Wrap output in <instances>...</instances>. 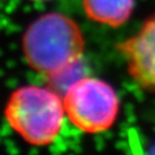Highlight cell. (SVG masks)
<instances>
[{
    "label": "cell",
    "mask_w": 155,
    "mask_h": 155,
    "mask_svg": "<svg viewBox=\"0 0 155 155\" xmlns=\"http://www.w3.org/2000/svg\"><path fill=\"white\" fill-rule=\"evenodd\" d=\"M33 1H47V0H33Z\"/></svg>",
    "instance_id": "cell-6"
},
{
    "label": "cell",
    "mask_w": 155,
    "mask_h": 155,
    "mask_svg": "<svg viewBox=\"0 0 155 155\" xmlns=\"http://www.w3.org/2000/svg\"><path fill=\"white\" fill-rule=\"evenodd\" d=\"M132 79L140 87L155 91V14L147 17L131 37L118 44Z\"/></svg>",
    "instance_id": "cell-4"
},
{
    "label": "cell",
    "mask_w": 155,
    "mask_h": 155,
    "mask_svg": "<svg viewBox=\"0 0 155 155\" xmlns=\"http://www.w3.org/2000/svg\"><path fill=\"white\" fill-rule=\"evenodd\" d=\"M63 105L69 121L87 133L110 129L120 113V99L113 86L93 77L74 82L63 94Z\"/></svg>",
    "instance_id": "cell-3"
},
{
    "label": "cell",
    "mask_w": 155,
    "mask_h": 155,
    "mask_svg": "<svg viewBox=\"0 0 155 155\" xmlns=\"http://www.w3.org/2000/svg\"><path fill=\"white\" fill-rule=\"evenodd\" d=\"M22 44L28 64L48 79L79 64L85 47L78 24L60 13L35 20L24 32Z\"/></svg>",
    "instance_id": "cell-1"
},
{
    "label": "cell",
    "mask_w": 155,
    "mask_h": 155,
    "mask_svg": "<svg viewBox=\"0 0 155 155\" xmlns=\"http://www.w3.org/2000/svg\"><path fill=\"white\" fill-rule=\"evenodd\" d=\"M64 114L63 99L59 92L35 85L14 91L5 108L9 125L33 146H46L54 141Z\"/></svg>",
    "instance_id": "cell-2"
},
{
    "label": "cell",
    "mask_w": 155,
    "mask_h": 155,
    "mask_svg": "<svg viewBox=\"0 0 155 155\" xmlns=\"http://www.w3.org/2000/svg\"><path fill=\"white\" fill-rule=\"evenodd\" d=\"M134 0H83L86 16L108 27H120L130 18Z\"/></svg>",
    "instance_id": "cell-5"
}]
</instances>
